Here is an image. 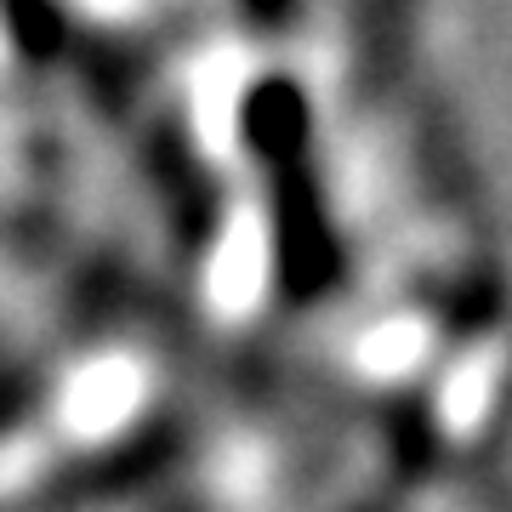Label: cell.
Masks as SVG:
<instances>
[{"mask_svg": "<svg viewBox=\"0 0 512 512\" xmlns=\"http://www.w3.org/2000/svg\"><path fill=\"white\" fill-rule=\"evenodd\" d=\"M302 126H308V114H302V97L291 86H262L251 97V131L268 154H291Z\"/></svg>", "mask_w": 512, "mask_h": 512, "instance_id": "cell-1", "label": "cell"}]
</instances>
